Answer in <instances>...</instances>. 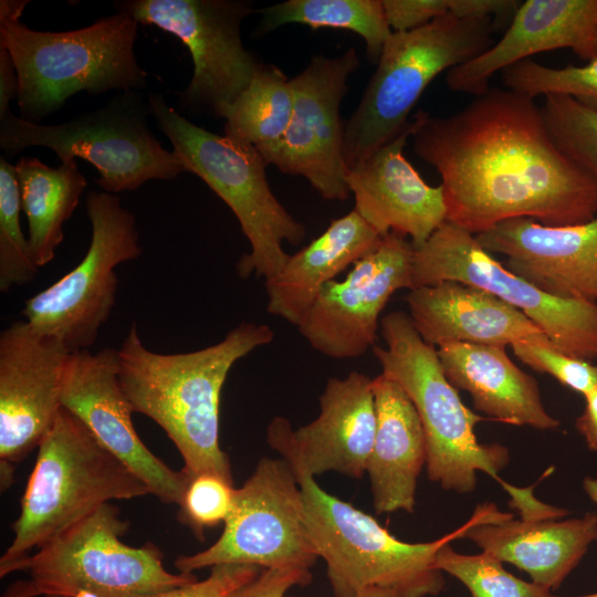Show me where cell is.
<instances>
[{"mask_svg":"<svg viewBox=\"0 0 597 597\" xmlns=\"http://www.w3.org/2000/svg\"><path fill=\"white\" fill-rule=\"evenodd\" d=\"M534 101L490 87L452 115L418 112L413 150L441 177L447 221L476 235L515 218H597V182L558 149Z\"/></svg>","mask_w":597,"mask_h":597,"instance_id":"1","label":"cell"},{"mask_svg":"<svg viewBox=\"0 0 597 597\" xmlns=\"http://www.w3.org/2000/svg\"><path fill=\"white\" fill-rule=\"evenodd\" d=\"M265 324L244 322L202 349L160 354L142 342L137 325L117 349L118 380L134 412L154 420L184 460L188 479L213 473L233 483L228 454L219 442V407L232 366L272 343Z\"/></svg>","mask_w":597,"mask_h":597,"instance_id":"2","label":"cell"},{"mask_svg":"<svg viewBox=\"0 0 597 597\" xmlns=\"http://www.w3.org/2000/svg\"><path fill=\"white\" fill-rule=\"evenodd\" d=\"M29 0L0 1V45L14 62L21 118L41 124L78 92L140 91L148 73L134 53L138 22L115 12L88 27L38 31L20 20Z\"/></svg>","mask_w":597,"mask_h":597,"instance_id":"3","label":"cell"},{"mask_svg":"<svg viewBox=\"0 0 597 597\" xmlns=\"http://www.w3.org/2000/svg\"><path fill=\"white\" fill-rule=\"evenodd\" d=\"M385 347L374 346L383 375L397 383L412 401L420 418L427 444V472L444 490L471 493L476 472L498 481L511 496L510 506L520 513L532 510L538 500L533 486L511 485L500 478L510 455L499 443L482 444L474 427L484 420L461 400L447 379L437 348L426 343L409 315L401 311L380 321Z\"/></svg>","mask_w":597,"mask_h":597,"instance_id":"4","label":"cell"},{"mask_svg":"<svg viewBox=\"0 0 597 597\" xmlns=\"http://www.w3.org/2000/svg\"><path fill=\"white\" fill-rule=\"evenodd\" d=\"M151 494L147 484L61 407L38 447L36 461L0 558V576L15 572L33 548L113 500Z\"/></svg>","mask_w":597,"mask_h":597,"instance_id":"5","label":"cell"},{"mask_svg":"<svg viewBox=\"0 0 597 597\" xmlns=\"http://www.w3.org/2000/svg\"><path fill=\"white\" fill-rule=\"evenodd\" d=\"M298 484L307 533L326 563L336 597H355L368 587L391 589L402 597L437 595L444 585L434 564L441 547L464 537L473 525L505 513L483 503L453 532L428 543H406L373 516L324 491L314 479H301Z\"/></svg>","mask_w":597,"mask_h":597,"instance_id":"6","label":"cell"},{"mask_svg":"<svg viewBox=\"0 0 597 597\" xmlns=\"http://www.w3.org/2000/svg\"><path fill=\"white\" fill-rule=\"evenodd\" d=\"M147 100L185 172L198 176L237 217L251 247L237 264L240 277L277 274L290 256L283 243L300 244L306 229L272 192L259 150L193 124L161 94L149 93Z\"/></svg>","mask_w":597,"mask_h":597,"instance_id":"7","label":"cell"},{"mask_svg":"<svg viewBox=\"0 0 597 597\" xmlns=\"http://www.w3.org/2000/svg\"><path fill=\"white\" fill-rule=\"evenodd\" d=\"M493 18L458 19L451 14L386 41L360 102L345 122L343 157L347 169L391 140L431 81L464 64L493 42Z\"/></svg>","mask_w":597,"mask_h":597,"instance_id":"8","label":"cell"},{"mask_svg":"<svg viewBox=\"0 0 597 597\" xmlns=\"http://www.w3.org/2000/svg\"><path fill=\"white\" fill-rule=\"evenodd\" d=\"M127 531L118 507L103 504L21 562L15 572L28 570L29 578L2 597H136L197 580L193 574L167 570L157 546L124 544Z\"/></svg>","mask_w":597,"mask_h":597,"instance_id":"9","label":"cell"},{"mask_svg":"<svg viewBox=\"0 0 597 597\" xmlns=\"http://www.w3.org/2000/svg\"><path fill=\"white\" fill-rule=\"evenodd\" d=\"M148 100L140 91H124L106 105L56 124L31 123L11 111L0 116V148L15 156L30 147L53 150L63 161L82 158L100 174L103 191H132L151 179L171 180L185 172L148 125Z\"/></svg>","mask_w":597,"mask_h":597,"instance_id":"10","label":"cell"},{"mask_svg":"<svg viewBox=\"0 0 597 597\" xmlns=\"http://www.w3.org/2000/svg\"><path fill=\"white\" fill-rule=\"evenodd\" d=\"M86 210L92 235L85 256L64 276L28 298L22 311L24 321L35 331L57 339L71 353L95 343L115 305V268L143 252L135 216L116 195L88 191Z\"/></svg>","mask_w":597,"mask_h":597,"instance_id":"11","label":"cell"},{"mask_svg":"<svg viewBox=\"0 0 597 597\" xmlns=\"http://www.w3.org/2000/svg\"><path fill=\"white\" fill-rule=\"evenodd\" d=\"M457 281L484 290L521 311L561 352L597 358V302L562 300L507 270L476 237L444 221L413 249V289Z\"/></svg>","mask_w":597,"mask_h":597,"instance_id":"12","label":"cell"},{"mask_svg":"<svg viewBox=\"0 0 597 597\" xmlns=\"http://www.w3.org/2000/svg\"><path fill=\"white\" fill-rule=\"evenodd\" d=\"M117 12L177 36L193 64L179 92L180 107L222 118L250 84L260 63L241 39V24L254 12L244 0H119Z\"/></svg>","mask_w":597,"mask_h":597,"instance_id":"13","label":"cell"},{"mask_svg":"<svg viewBox=\"0 0 597 597\" xmlns=\"http://www.w3.org/2000/svg\"><path fill=\"white\" fill-rule=\"evenodd\" d=\"M317 558L294 473L283 459L264 457L237 489L220 537L201 552L177 557L175 567L184 574L223 564L310 569Z\"/></svg>","mask_w":597,"mask_h":597,"instance_id":"14","label":"cell"},{"mask_svg":"<svg viewBox=\"0 0 597 597\" xmlns=\"http://www.w3.org/2000/svg\"><path fill=\"white\" fill-rule=\"evenodd\" d=\"M359 64L354 48L336 57L313 56L290 78L293 111L284 136L262 155L283 174L306 178L325 200L345 201L350 193L339 107Z\"/></svg>","mask_w":597,"mask_h":597,"instance_id":"15","label":"cell"},{"mask_svg":"<svg viewBox=\"0 0 597 597\" xmlns=\"http://www.w3.org/2000/svg\"><path fill=\"white\" fill-rule=\"evenodd\" d=\"M413 248L389 232L370 253L353 264L342 281L325 284L296 325L321 354L356 358L375 346L379 316L391 295L413 289Z\"/></svg>","mask_w":597,"mask_h":597,"instance_id":"16","label":"cell"},{"mask_svg":"<svg viewBox=\"0 0 597 597\" xmlns=\"http://www.w3.org/2000/svg\"><path fill=\"white\" fill-rule=\"evenodd\" d=\"M71 352L28 322L0 334L1 488L13 482L14 464L38 448L61 407Z\"/></svg>","mask_w":597,"mask_h":597,"instance_id":"17","label":"cell"},{"mask_svg":"<svg viewBox=\"0 0 597 597\" xmlns=\"http://www.w3.org/2000/svg\"><path fill=\"white\" fill-rule=\"evenodd\" d=\"M320 406L317 418L298 429L284 417L273 418L266 429L268 443L297 482L329 471L363 478L377 425L373 379L359 371L332 377Z\"/></svg>","mask_w":597,"mask_h":597,"instance_id":"18","label":"cell"},{"mask_svg":"<svg viewBox=\"0 0 597 597\" xmlns=\"http://www.w3.org/2000/svg\"><path fill=\"white\" fill-rule=\"evenodd\" d=\"M61 404L93 436L167 504L180 505L189 479L175 471L144 444L132 421L134 412L118 380L117 349L71 354Z\"/></svg>","mask_w":597,"mask_h":597,"instance_id":"19","label":"cell"},{"mask_svg":"<svg viewBox=\"0 0 597 597\" xmlns=\"http://www.w3.org/2000/svg\"><path fill=\"white\" fill-rule=\"evenodd\" d=\"M475 237L490 253L506 256L507 270L544 293L597 302V218L566 227L515 218Z\"/></svg>","mask_w":597,"mask_h":597,"instance_id":"20","label":"cell"},{"mask_svg":"<svg viewBox=\"0 0 597 597\" xmlns=\"http://www.w3.org/2000/svg\"><path fill=\"white\" fill-rule=\"evenodd\" d=\"M419 122L416 113L398 135L346 175L355 210L381 235L410 237L413 249L447 221L441 185H428L404 155Z\"/></svg>","mask_w":597,"mask_h":597,"instance_id":"21","label":"cell"},{"mask_svg":"<svg viewBox=\"0 0 597 597\" xmlns=\"http://www.w3.org/2000/svg\"><path fill=\"white\" fill-rule=\"evenodd\" d=\"M597 0H526L502 38L473 60L448 71L450 90L475 96L489 91L496 72L534 54L570 49L579 59L595 56Z\"/></svg>","mask_w":597,"mask_h":597,"instance_id":"22","label":"cell"},{"mask_svg":"<svg viewBox=\"0 0 597 597\" xmlns=\"http://www.w3.org/2000/svg\"><path fill=\"white\" fill-rule=\"evenodd\" d=\"M406 302L415 328L434 347L464 343L505 348L524 341L553 345L521 311L469 284L443 281L415 287Z\"/></svg>","mask_w":597,"mask_h":597,"instance_id":"23","label":"cell"},{"mask_svg":"<svg viewBox=\"0 0 597 597\" xmlns=\"http://www.w3.org/2000/svg\"><path fill=\"white\" fill-rule=\"evenodd\" d=\"M464 538L499 561L526 572L532 582L556 589L597 541V514L582 517L520 519L513 514L478 523Z\"/></svg>","mask_w":597,"mask_h":597,"instance_id":"24","label":"cell"},{"mask_svg":"<svg viewBox=\"0 0 597 597\" xmlns=\"http://www.w3.org/2000/svg\"><path fill=\"white\" fill-rule=\"evenodd\" d=\"M376 433L366 472L377 514L416 505L417 480L427 462L425 431L418 412L402 388L380 374L373 378Z\"/></svg>","mask_w":597,"mask_h":597,"instance_id":"25","label":"cell"},{"mask_svg":"<svg viewBox=\"0 0 597 597\" xmlns=\"http://www.w3.org/2000/svg\"><path fill=\"white\" fill-rule=\"evenodd\" d=\"M447 379L470 394L476 410L495 421L552 430L559 421L545 409L537 381L504 347L451 343L437 348Z\"/></svg>","mask_w":597,"mask_h":597,"instance_id":"26","label":"cell"},{"mask_svg":"<svg viewBox=\"0 0 597 597\" xmlns=\"http://www.w3.org/2000/svg\"><path fill=\"white\" fill-rule=\"evenodd\" d=\"M381 238L355 209L332 220L322 234L265 280L268 312L297 325L322 287L376 249Z\"/></svg>","mask_w":597,"mask_h":597,"instance_id":"27","label":"cell"},{"mask_svg":"<svg viewBox=\"0 0 597 597\" xmlns=\"http://www.w3.org/2000/svg\"><path fill=\"white\" fill-rule=\"evenodd\" d=\"M14 168L28 220L30 251L41 268L53 260L63 241V224L77 207L86 180L75 158L52 168L35 157L23 156Z\"/></svg>","mask_w":597,"mask_h":597,"instance_id":"28","label":"cell"},{"mask_svg":"<svg viewBox=\"0 0 597 597\" xmlns=\"http://www.w3.org/2000/svg\"><path fill=\"white\" fill-rule=\"evenodd\" d=\"M292 111L290 78L277 66L260 62L248 87L223 112L224 135L262 156L284 136Z\"/></svg>","mask_w":597,"mask_h":597,"instance_id":"29","label":"cell"},{"mask_svg":"<svg viewBox=\"0 0 597 597\" xmlns=\"http://www.w3.org/2000/svg\"><path fill=\"white\" fill-rule=\"evenodd\" d=\"M261 15L260 34L291 23L352 31L364 40L374 63L392 34L381 0H287L263 8Z\"/></svg>","mask_w":597,"mask_h":597,"instance_id":"30","label":"cell"},{"mask_svg":"<svg viewBox=\"0 0 597 597\" xmlns=\"http://www.w3.org/2000/svg\"><path fill=\"white\" fill-rule=\"evenodd\" d=\"M506 88L533 100L565 95L597 112V57L584 65L552 67L533 59L517 62L501 72Z\"/></svg>","mask_w":597,"mask_h":597,"instance_id":"31","label":"cell"},{"mask_svg":"<svg viewBox=\"0 0 597 597\" xmlns=\"http://www.w3.org/2000/svg\"><path fill=\"white\" fill-rule=\"evenodd\" d=\"M21 197L15 168L0 157V291L32 282L39 266L20 226Z\"/></svg>","mask_w":597,"mask_h":597,"instance_id":"32","label":"cell"},{"mask_svg":"<svg viewBox=\"0 0 597 597\" xmlns=\"http://www.w3.org/2000/svg\"><path fill=\"white\" fill-rule=\"evenodd\" d=\"M436 568L459 579L472 597H551V590L509 573L502 562L484 552L464 555L444 545L436 556Z\"/></svg>","mask_w":597,"mask_h":597,"instance_id":"33","label":"cell"},{"mask_svg":"<svg viewBox=\"0 0 597 597\" xmlns=\"http://www.w3.org/2000/svg\"><path fill=\"white\" fill-rule=\"evenodd\" d=\"M541 111L558 149L597 182V112L565 95L544 96Z\"/></svg>","mask_w":597,"mask_h":597,"instance_id":"34","label":"cell"},{"mask_svg":"<svg viewBox=\"0 0 597 597\" xmlns=\"http://www.w3.org/2000/svg\"><path fill=\"white\" fill-rule=\"evenodd\" d=\"M233 483L213 473H200L189 479L179 505L178 519L189 526L198 540L203 531L229 519L235 500Z\"/></svg>","mask_w":597,"mask_h":597,"instance_id":"35","label":"cell"},{"mask_svg":"<svg viewBox=\"0 0 597 597\" xmlns=\"http://www.w3.org/2000/svg\"><path fill=\"white\" fill-rule=\"evenodd\" d=\"M511 347L525 365L538 373L551 375L563 386L583 396L597 387V365L591 362L537 342H519Z\"/></svg>","mask_w":597,"mask_h":597,"instance_id":"36","label":"cell"},{"mask_svg":"<svg viewBox=\"0 0 597 597\" xmlns=\"http://www.w3.org/2000/svg\"><path fill=\"white\" fill-rule=\"evenodd\" d=\"M262 568L250 565L223 564L211 567L210 575L170 589L136 597H228L233 590L255 578Z\"/></svg>","mask_w":597,"mask_h":597,"instance_id":"37","label":"cell"},{"mask_svg":"<svg viewBox=\"0 0 597 597\" xmlns=\"http://www.w3.org/2000/svg\"><path fill=\"white\" fill-rule=\"evenodd\" d=\"M392 32H406L450 14V0H381Z\"/></svg>","mask_w":597,"mask_h":597,"instance_id":"38","label":"cell"},{"mask_svg":"<svg viewBox=\"0 0 597 597\" xmlns=\"http://www.w3.org/2000/svg\"><path fill=\"white\" fill-rule=\"evenodd\" d=\"M311 579L310 569L265 568L255 578L233 590L228 597H284L290 588L307 585Z\"/></svg>","mask_w":597,"mask_h":597,"instance_id":"39","label":"cell"},{"mask_svg":"<svg viewBox=\"0 0 597 597\" xmlns=\"http://www.w3.org/2000/svg\"><path fill=\"white\" fill-rule=\"evenodd\" d=\"M19 77L12 56L0 45V116L10 109V102L18 100Z\"/></svg>","mask_w":597,"mask_h":597,"instance_id":"40","label":"cell"},{"mask_svg":"<svg viewBox=\"0 0 597 597\" xmlns=\"http://www.w3.org/2000/svg\"><path fill=\"white\" fill-rule=\"evenodd\" d=\"M585 408L576 419L575 427L590 451L597 452V387L585 396Z\"/></svg>","mask_w":597,"mask_h":597,"instance_id":"41","label":"cell"},{"mask_svg":"<svg viewBox=\"0 0 597 597\" xmlns=\"http://www.w3.org/2000/svg\"><path fill=\"white\" fill-rule=\"evenodd\" d=\"M284 597H295V596H284ZM355 597H402L398 593L381 588V587H368L360 593H358Z\"/></svg>","mask_w":597,"mask_h":597,"instance_id":"42","label":"cell"},{"mask_svg":"<svg viewBox=\"0 0 597 597\" xmlns=\"http://www.w3.org/2000/svg\"><path fill=\"white\" fill-rule=\"evenodd\" d=\"M583 488L586 492V494L589 496V499L597 504V478H590L587 476L583 481ZM551 597H559V596H551ZM576 597H597V593L584 595V596H576Z\"/></svg>","mask_w":597,"mask_h":597,"instance_id":"43","label":"cell"},{"mask_svg":"<svg viewBox=\"0 0 597 597\" xmlns=\"http://www.w3.org/2000/svg\"><path fill=\"white\" fill-rule=\"evenodd\" d=\"M48 597H93V596L87 595V594H78L75 596H48Z\"/></svg>","mask_w":597,"mask_h":597,"instance_id":"44","label":"cell"},{"mask_svg":"<svg viewBox=\"0 0 597 597\" xmlns=\"http://www.w3.org/2000/svg\"><path fill=\"white\" fill-rule=\"evenodd\" d=\"M597 57V40H596V46H595V56L594 59Z\"/></svg>","mask_w":597,"mask_h":597,"instance_id":"45","label":"cell"}]
</instances>
